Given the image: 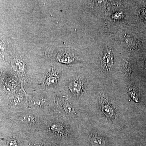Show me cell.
<instances>
[{
  "mask_svg": "<svg viewBox=\"0 0 146 146\" xmlns=\"http://www.w3.org/2000/svg\"><path fill=\"white\" fill-rule=\"evenodd\" d=\"M114 65V55L112 50H106L104 52L101 60V66L104 71H110Z\"/></svg>",
  "mask_w": 146,
  "mask_h": 146,
  "instance_id": "1",
  "label": "cell"
},
{
  "mask_svg": "<svg viewBox=\"0 0 146 146\" xmlns=\"http://www.w3.org/2000/svg\"><path fill=\"white\" fill-rule=\"evenodd\" d=\"M53 56L56 60L64 64H71L75 63L76 61L72 54L62 51L54 52Z\"/></svg>",
  "mask_w": 146,
  "mask_h": 146,
  "instance_id": "2",
  "label": "cell"
},
{
  "mask_svg": "<svg viewBox=\"0 0 146 146\" xmlns=\"http://www.w3.org/2000/svg\"><path fill=\"white\" fill-rule=\"evenodd\" d=\"M69 87L71 91L75 93L80 92L83 88V84L80 80H75L69 84Z\"/></svg>",
  "mask_w": 146,
  "mask_h": 146,
  "instance_id": "3",
  "label": "cell"
},
{
  "mask_svg": "<svg viewBox=\"0 0 146 146\" xmlns=\"http://www.w3.org/2000/svg\"><path fill=\"white\" fill-rule=\"evenodd\" d=\"M123 64L125 72L127 73L128 74H129L131 71V64L130 62L128 60H124Z\"/></svg>",
  "mask_w": 146,
  "mask_h": 146,
  "instance_id": "4",
  "label": "cell"
},
{
  "mask_svg": "<svg viewBox=\"0 0 146 146\" xmlns=\"http://www.w3.org/2000/svg\"><path fill=\"white\" fill-rule=\"evenodd\" d=\"M92 142L94 144H97L98 145H101L102 144L104 143L103 140L101 139V138H100L99 136H96L95 137L94 136L93 139H92Z\"/></svg>",
  "mask_w": 146,
  "mask_h": 146,
  "instance_id": "5",
  "label": "cell"
},
{
  "mask_svg": "<svg viewBox=\"0 0 146 146\" xmlns=\"http://www.w3.org/2000/svg\"><path fill=\"white\" fill-rule=\"evenodd\" d=\"M57 81V79L56 78L54 77H50L48 79V84H51L54 83L56 82Z\"/></svg>",
  "mask_w": 146,
  "mask_h": 146,
  "instance_id": "6",
  "label": "cell"
},
{
  "mask_svg": "<svg viewBox=\"0 0 146 146\" xmlns=\"http://www.w3.org/2000/svg\"><path fill=\"white\" fill-rule=\"evenodd\" d=\"M16 145H17V143L16 141L13 139L9 140L7 144V146H16Z\"/></svg>",
  "mask_w": 146,
  "mask_h": 146,
  "instance_id": "7",
  "label": "cell"
},
{
  "mask_svg": "<svg viewBox=\"0 0 146 146\" xmlns=\"http://www.w3.org/2000/svg\"><path fill=\"white\" fill-rule=\"evenodd\" d=\"M123 17V14L121 13H117L114 14L113 16V18L116 20H119L121 19V18Z\"/></svg>",
  "mask_w": 146,
  "mask_h": 146,
  "instance_id": "8",
  "label": "cell"
},
{
  "mask_svg": "<svg viewBox=\"0 0 146 146\" xmlns=\"http://www.w3.org/2000/svg\"><path fill=\"white\" fill-rule=\"evenodd\" d=\"M23 120L25 121L26 122H31L32 121H33V117H31L29 116V117H25L24 118Z\"/></svg>",
  "mask_w": 146,
  "mask_h": 146,
  "instance_id": "9",
  "label": "cell"
},
{
  "mask_svg": "<svg viewBox=\"0 0 146 146\" xmlns=\"http://www.w3.org/2000/svg\"><path fill=\"white\" fill-rule=\"evenodd\" d=\"M0 75H1V72H0Z\"/></svg>",
  "mask_w": 146,
  "mask_h": 146,
  "instance_id": "10",
  "label": "cell"
},
{
  "mask_svg": "<svg viewBox=\"0 0 146 146\" xmlns=\"http://www.w3.org/2000/svg\"></svg>",
  "mask_w": 146,
  "mask_h": 146,
  "instance_id": "11",
  "label": "cell"
}]
</instances>
